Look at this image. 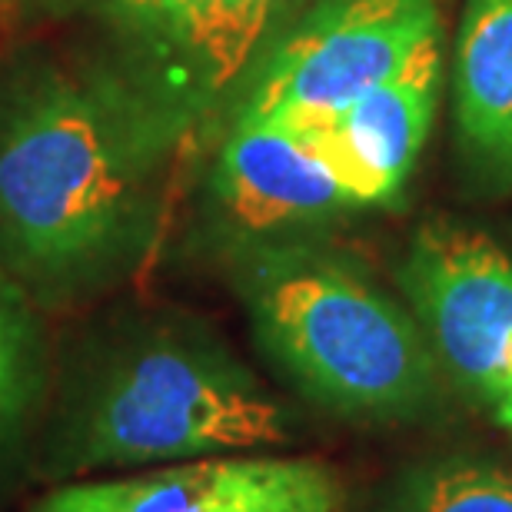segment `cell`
I'll use <instances>...</instances> for the list:
<instances>
[{
  "instance_id": "obj_1",
  "label": "cell",
  "mask_w": 512,
  "mask_h": 512,
  "mask_svg": "<svg viewBox=\"0 0 512 512\" xmlns=\"http://www.w3.org/2000/svg\"><path fill=\"white\" fill-rule=\"evenodd\" d=\"M173 127L117 84L47 80L0 133V233L40 273L104 260L133 230Z\"/></svg>"
},
{
  "instance_id": "obj_2",
  "label": "cell",
  "mask_w": 512,
  "mask_h": 512,
  "mask_svg": "<svg viewBox=\"0 0 512 512\" xmlns=\"http://www.w3.org/2000/svg\"><path fill=\"white\" fill-rule=\"evenodd\" d=\"M243 300L263 350L333 413L406 419L433 399L423 326L353 266L300 247L263 250Z\"/></svg>"
},
{
  "instance_id": "obj_3",
  "label": "cell",
  "mask_w": 512,
  "mask_h": 512,
  "mask_svg": "<svg viewBox=\"0 0 512 512\" xmlns=\"http://www.w3.org/2000/svg\"><path fill=\"white\" fill-rule=\"evenodd\" d=\"M283 409L220 353L180 343L140 350L110 373L84 423V459L143 466L280 446Z\"/></svg>"
},
{
  "instance_id": "obj_4",
  "label": "cell",
  "mask_w": 512,
  "mask_h": 512,
  "mask_svg": "<svg viewBox=\"0 0 512 512\" xmlns=\"http://www.w3.org/2000/svg\"><path fill=\"white\" fill-rule=\"evenodd\" d=\"M443 34L436 0H320L256 70L237 120L316 127Z\"/></svg>"
},
{
  "instance_id": "obj_5",
  "label": "cell",
  "mask_w": 512,
  "mask_h": 512,
  "mask_svg": "<svg viewBox=\"0 0 512 512\" xmlns=\"http://www.w3.org/2000/svg\"><path fill=\"white\" fill-rule=\"evenodd\" d=\"M399 283L449 370L499 416L512 393V260L486 233L426 223Z\"/></svg>"
},
{
  "instance_id": "obj_6",
  "label": "cell",
  "mask_w": 512,
  "mask_h": 512,
  "mask_svg": "<svg viewBox=\"0 0 512 512\" xmlns=\"http://www.w3.org/2000/svg\"><path fill=\"white\" fill-rule=\"evenodd\" d=\"M34 512H346L316 459L210 456L160 473L54 489Z\"/></svg>"
},
{
  "instance_id": "obj_7",
  "label": "cell",
  "mask_w": 512,
  "mask_h": 512,
  "mask_svg": "<svg viewBox=\"0 0 512 512\" xmlns=\"http://www.w3.org/2000/svg\"><path fill=\"white\" fill-rule=\"evenodd\" d=\"M293 0H110L153 77L180 107H210L237 84Z\"/></svg>"
},
{
  "instance_id": "obj_8",
  "label": "cell",
  "mask_w": 512,
  "mask_h": 512,
  "mask_svg": "<svg viewBox=\"0 0 512 512\" xmlns=\"http://www.w3.org/2000/svg\"><path fill=\"white\" fill-rule=\"evenodd\" d=\"M443 84V34L429 37L393 77L316 127L313 137L360 207L389 203L413 173Z\"/></svg>"
},
{
  "instance_id": "obj_9",
  "label": "cell",
  "mask_w": 512,
  "mask_h": 512,
  "mask_svg": "<svg viewBox=\"0 0 512 512\" xmlns=\"http://www.w3.org/2000/svg\"><path fill=\"white\" fill-rule=\"evenodd\" d=\"M213 183L230 220L250 233L306 227L360 207L310 133L263 120H237Z\"/></svg>"
},
{
  "instance_id": "obj_10",
  "label": "cell",
  "mask_w": 512,
  "mask_h": 512,
  "mask_svg": "<svg viewBox=\"0 0 512 512\" xmlns=\"http://www.w3.org/2000/svg\"><path fill=\"white\" fill-rule=\"evenodd\" d=\"M456 150L486 197L512 190V0H466L453 67Z\"/></svg>"
},
{
  "instance_id": "obj_11",
  "label": "cell",
  "mask_w": 512,
  "mask_h": 512,
  "mask_svg": "<svg viewBox=\"0 0 512 512\" xmlns=\"http://www.w3.org/2000/svg\"><path fill=\"white\" fill-rule=\"evenodd\" d=\"M393 512H512V473L476 459L416 469Z\"/></svg>"
},
{
  "instance_id": "obj_12",
  "label": "cell",
  "mask_w": 512,
  "mask_h": 512,
  "mask_svg": "<svg viewBox=\"0 0 512 512\" xmlns=\"http://www.w3.org/2000/svg\"><path fill=\"white\" fill-rule=\"evenodd\" d=\"M24 383V336L7 300L0 296V426L14 413Z\"/></svg>"
},
{
  "instance_id": "obj_13",
  "label": "cell",
  "mask_w": 512,
  "mask_h": 512,
  "mask_svg": "<svg viewBox=\"0 0 512 512\" xmlns=\"http://www.w3.org/2000/svg\"><path fill=\"white\" fill-rule=\"evenodd\" d=\"M499 423H503V426L509 429V433H512V399H509V406H506V413H503V416H499Z\"/></svg>"
}]
</instances>
